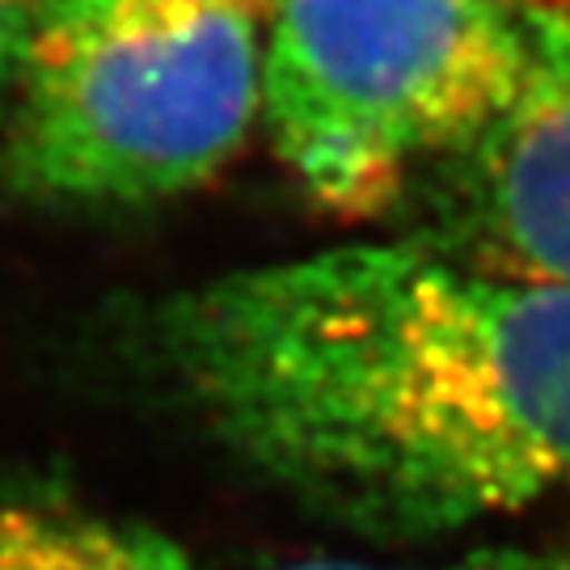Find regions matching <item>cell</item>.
Here are the masks:
<instances>
[{"instance_id": "cell-1", "label": "cell", "mask_w": 570, "mask_h": 570, "mask_svg": "<svg viewBox=\"0 0 570 570\" xmlns=\"http://www.w3.org/2000/svg\"><path fill=\"white\" fill-rule=\"evenodd\" d=\"M153 351L228 452L351 529L431 537L570 494V284L338 245L169 296Z\"/></svg>"}, {"instance_id": "cell-2", "label": "cell", "mask_w": 570, "mask_h": 570, "mask_svg": "<svg viewBox=\"0 0 570 570\" xmlns=\"http://www.w3.org/2000/svg\"><path fill=\"white\" fill-rule=\"evenodd\" d=\"M245 0H47L4 106V178L51 204H153L207 183L263 119Z\"/></svg>"}, {"instance_id": "cell-3", "label": "cell", "mask_w": 570, "mask_h": 570, "mask_svg": "<svg viewBox=\"0 0 570 570\" xmlns=\"http://www.w3.org/2000/svg\"><path fill=\"white\" fill-rule=\"evenodd\" d=\"M263 122L313 204L393 207L520 102L529 9L503 0H266Z\"/></svg>"}, {"instance_id": "cell-4", "label": "cell", "mask_w": 570, "mask_h": 570, "mask_svg": "<svg viewBox=\"0 0 570 570\" xmlns=\"http://www.w3.org/2000/svg\"><path fill=\"white\" fill-rule=\"evenodd\" d=\"M537 68L503 119L449 157L444 237L515 279L570 284V9H529Z\"/></svg>"}, {"instance_id": "cell-5", "label": "cell", "mask_w": 570, "mask_h": 570, "mask_svg": "<svg viewBox=\"0 0 570 570\" xmlns=\"http://www.w3.org/2000/svg\"><path fill=\"white\" fill-rule=\"evenodd\" d=\"M0 570H195L169 537L68 499H0Z\"/></svg>"}, {"instance_id": "cell-6", "label": "cell", "mask_w": 570, "mask_h": 570, "mask_svg": "<svg viewBox=\"0 0 570 570\" xmlns=\"http://www.w3.org/2000/svg\"><path fill=\"white\" fill-rule=\"evenodd\" d=\"M279 570H393V567H364V562H346V558H308ZM410 570V567H397ZM423 570H570V550H520V546H494L478 550L469 558H456L449 567H423Z\"/></svg>"}, {"instance_id": "cell-7", "label": "cell", "mask_w": 570, "mask_h": 570, "mask_svg": "<svg viewBox=\"0 0 570 570\" xmlns=\"http://www.w3.org/2000/svg\"><path fill=\"white\" fill-rule=\"evenodd\" d=\"M42 4L47 0H0V115L9 106L21 56H26V42H30V30L39 21Z\"/></svg>"}, {"instance_id": "cell-8", "label": "cell", "mask_w": 570, "mask_h": 570, "mask_svg": "<svg viewBox=\"0 0 570 570\" xmlns=\"http://www.w3.org/2000/svg\"><path fill=\"white\" fill-rule=\"evenodd\" d=\"M503 4H515V9H546V0H503Z\"/></svg>"}, {"instance_id": "cell-9", "label": "cell", "mask_w": 570, "mask_h": 570, "mask_svg": "<svg viewBox=\"0 0 570 570\" xmlns=\"http://www.w3.org/2000/svg\"><path fill=\"white\" fill-rule=\"evenodd\" d=\"M245 4H254V9H258V13H263V9H266V0H245Z\"/></svg>"}]
</instances>
